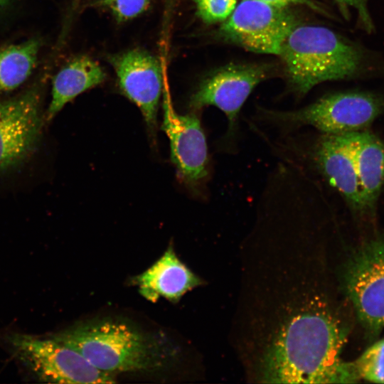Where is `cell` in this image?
I'll return each mask as SVG.
<instances>
[{
	"mask_svg": "<svg viewBox=\"0 0 384 384\" xmlns=\"http://www.w3.org/2000/svg\"><path fill=\"white\" fill-rule=\"evenodd\" d=\"M351 144L366 211L373 210L384 185V143L369 132L346 133Z\"/></svg>",
	"mask_w": 384,
	"mask_h": 384,
	"instance_id": "5bb4252c",
	"label": "cell"
},
{
	"mask_svg": "<svg viewBox=\"0 0 384 384\" xmlns=\"http://www.w3.org/2000/svg\"><path fill=\"white\" fill-rule=\"evenodd\" d=\"M272 6L286 8L289 5H303L319 13L326 15L325 9L312 0H256Z\"/></svg>",
	"mask_w": 384,
	"mask_h": 384,
	"instance_id": "ffe728a7",
	"label": "cell"
},
{
	"mask_svg": "<svg viewBox=\"0 0 384 384\" xmlns=\"http://www.w3.org/2000/svg\"><path fill=\"white\" fill-rule=\"evenodd\" d=\"M111 63L121 90L139 107L153 132L163 89L162 70L158 60L146 51L134 49L112 57Z\"/></svg>",
	"mask_w": 384,
	"mask_h": 384,
	"instance_id": "7c38bea8",
	"label": "cell"
},
{
	"mask_svg": "<svg viewBox=\"0 0 384 384\" xmlns=\"http://www.w3.org/2000/svg\"><path fill=\"white\" fill-rule=\"evenodd\" d=\"M337 3L341 6H351L356 8L358 12L359 17L364 24L365 28L368 31H370L373 27V24L369 16L367 7V0H335Z\"/></svg>",
	"mask_w": 384,
	"mask_h": 384,
	"instance_id": "44dd1931",
	"label": "cell"
},
{
	"mask_svg": "<svg viewBox=\"0 0 384 384\" xmlns=\"http://www.w3.org/2000/svg\"><path fill=\"white\" fill-rule=\"evenodd\" d=\"M353 364L361 379L384 383V338L370 346Z\"/></svg>",
	"mask_w": 384,
	"mask_h": 384,
	"instance_id": "e0dca14e",
	"label": "cell"
},
{
	"mask_svg": "<svg viewBox=\"0 0 384 384\" xmlns=\"http://www.w3.org/2000/svg\"><path fill=\"white\" fill-rule=\"evenodd\" d=\"M281 162H290V161H281ZM293 163H294V162H293Z\"/></svg>",
	"mask_w": 384,
	"mask_h": 384,
	"instance_id": "603a6c76",
	"label": "cell"
},
{
	"mask_svg": "<svg viewBox=\"0 0 384 384\" xmlns=\"http://www.w3.org/2000/svg\"><path fill=\"white\" fill-rule=\"evenodd\" d=\"M163 111L161 128L170 141L171 161L187 187L198 192L208 176V147L201 121L195 113L175 112L167 91Z\"/></svg>",
	"mask_w": 384,
	"mask_h": 384,
	"instance_id": "30bf717a",
	"label": "cell"
},
{
	"mask_svg": "<svg viewBox=\"0 0 384 384\" xmlns=\"http://www.w3.org/2000/svg\"><path fill=\"white\" fill-rule=\"evenodd\" d=\"M50 336L77 351L97 368L113 374L158 371L172 356L161 339L110 319L81 322Z\"/></svg>",
	"mask_w": 384,
	"mask_h": 384,
	"instance_id": "7a4b0ae2",
	"label": "cell"
},
{
	"mask_svg": "<svg viewBox=\"0 0 384 384\" xmlns=\"http://www.w3.org/2000/svg\"><path fill=\"white\" fill-rule=\"evenodd\" d=\"M197 14L206 23L225 21L233 12L237 0H196Z\"/></svg>",
	"mask_w": 384,
	"mask_h": 384,
	"instance_id": "ac0fdd59",
	"label": "cell"
},
{
	"mask_svg": "<svg viewBox=\"0 0 384 384\" xmlns=\"http://www.w3.org/2000/svg\"><path fill=\"white\" fill-rule=\"evenodd\" d=\"M38 50L39 41L36 39L0 49V90H13L27 79Z\"/></svg>",
	"mask_w": 384,
	"mask_h": 384,
	"instance_id": "2e32d148",
	"label": "cell"
},
{
	"mask_svg": "<svg viewBox=\"0 0 384 384\" xmlns=\"http://www.w3.org/2000/svg\"><path fill=\"white\" fill-rule=\"evenodd\" d=\"M6 0H0V4L4 3Z\"/></svg>",
	"mask_w": 384,
	"mask_h": 384,
	"instance_id": "7402d4cb",
	"label": "cell"
},
{
	"mask_svg": "<svg viewBox=\"0 0 384 384\" xmlns=\"http://www.w3.org/2000/svg\"><path fill=\"white\" fill-rule=\"evenodd\" d=\"M44 119L38 88L0 102V175L18 167L33 154Z\"/></svg>",
	"mask_w": 384,
	"mask_h": 384,
	"instance_id": "ba28073f",
	"label": "cell"
},
{
	"mask_svg": "<svg viewBox=\"0 0 384 384\" xmlns=\"http://www.w3.org/2000/svg\"><path fill=\"white\" fill-rule=\"evenodd\" d=\"M341 287L366 332L378 336L384 328V239L370 240L350 256Z\"/></svg>",
	"mask_w": 384,
	"mask_h": 384,
	"instance_id": "8992f818",
	"label": "cell"
},
{
	"mask_svg": "<svg viewBox=\"0 0 384 384\" xmlns=\"http://www.w3.org/2000/svg\"><path fill=\"white\" fill-rule=\"evenodd\" d=\"M97 4L108 9L117 21L122 22L145 11L150 0H98Z\"/></svg>",
	"mask_w": 384,
	"mask_h": 384,
	"instance_id": "d6986e66",
	"label": "cell"
},
{
	"mask_svg": "<svg viewBox=\"0 0 384 384\" xmlns=\"http://www.w3.org/2000/svg\"><path fill=\"white\" fill-rule=\"evenodd\" d=\"M132 282L147 300L156 302L163 297L173 303L203 283L179 260L171 245L151 267L134 277Z\"/></svg>",
	"mask_w": 384,
	"mask_h": 384,
	"instance_id": "4fadbf2b",
	"label": "cell"
},
{
	"mask_svg": "<svg viewBox=\"0 0 384 384\" xmlns=\"http://www.w3.org/2000/svg\"><path fill=\"white\" fill-rule=\"evenodd\" d=\"M321 186L304 179L266 183L241 247L236 341L250 380L346 383L341 358L347 329L326 284Z\"/></svg>",
	"mask_w": 384,
	"mask_h": 384,
	"instance_id": "6da1fadb",
	"label": "cell"
},
{
	"mask_svg": "<svg viewBox=\"0 0 384 384\" xmlns=\"http://www.w3.org/2000/svg\"><path fill=\"white\" fill-rule=\"evenodd\" d=\"M293 90L305 95L316 85L355 75L362 53L332 30L321 26L298 25L289 33L279 55Z\"/></svg>",
	"mask_w": 384,
	"mask_h": 384,
	"instance_id": "3957f363",
	"label": "cell"
},
{
	"mask_svg": "<svg viewBox=\"0 0 384 384\" xmlns=\"http://www.w3.org/2000/svg\"><path fill=\"white\" fill-rule=\"evenodd\" d=\"M3 340L11 356L39 381L81 384L116 382L114 374L97 368L77 351L52 336L9 332Z\"/></svg>",
	"mask_w": 384,
	"mask_h": 384,
	"instance_id": "5b68a950",
	"label": "cell"
},
{
	"mask_svg": "<svg viewBox=\"0 0 384 384\" xmlns=\"http://www.w3.org/2000/svg\"><path fill=\"white\" fill-rule=\"evenodd\" d=\"M309 156L319 175L337 191L353 210L366 212L351 142L346 133L321 134Z\"/></svg>",
	"mask_w": 384,
	"mask_h": 384,
	"instance_id": "8fae6325",
	"label": "cell"
},
{
	"mask_svg": "<svg viewBox=\"0 0 384 384\" xmlns=\"http://www.w3.org/2000/svg\"><path fill=\"white\" fill-rule=\"evenodd\" d=\"M384 109L375 95L345 92L325 95L295 110H260V118L284 129L311 126L321 134H341L363 130Z\"/></svg>",
	"mask_w": 384,
	"mask_h": 384,
	"instance_id": "277c9868",
	"label": "cell"
},
{
	"mask_svg": "<svg viewBox=\"0 0 384 384\" xmlns=\"http://www.w3.org/2000/svg\"><path fill=\"white\" fill-rule=\"evenodd\" d=\"M106 78L101 66L86 56L64 65L53 79L52 98L45 118L52 120L63 107L83 92L102 83Z\"/></svg>",
	"mask_w": 384,
	"mask_h": 384,
	"instance_id": "9a60e30c",
	"label": "cell"
},
{
	"mask_svg": "<svg viewBox=\"0 0 384 384\" xmlns=\"http://www.w3.org/2000/svg\"><path fill=\"white\" fill-rule=\"evenodd\" d=\"M267 65H230L220 68L199 85L190 100L194 110L212 105L225 115L228 122L225 137L235 139L242 107L255 87L270 74Z\"/></svg>",
	"mask_w": 384,
	"mask_h": 384,
	"instance_id": "9c48e42d",
	"label": "cell"
},
{
	"mask_svg": "<svg viewBox=\"0 0 384 384\" xmlns=\"http://www.w3.org/2000/svg\"><path fill=\"white\" fill-rule=\"evenodd\" d=\"M298 25L297 16L287 7L242 0L218 31L223 39L245 50L279 55L287 38Z\"/></svg>",
	"mask_w": 384,
	"mask_h": 384,
	"instance_id": "52a82bcc",
	"label": "cell"
}]
</instances>
